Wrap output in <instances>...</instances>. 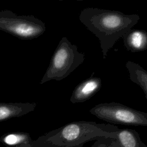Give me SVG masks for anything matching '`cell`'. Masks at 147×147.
<instances>
[{"label":"cell","mask_w":147,"mask_h":147,"mask_svg":"<svg viewBox=\"0 0 147 147\" xmlns=\"http://www.w3.org/2000/svg\"><path fill=\"white\" fill-rule=\"evenodd\" d=\"M122 37L125 47L131 52L147 49V32L145 30L130 29Z\"/></svg>","instance_id":"cell-9"},{"label":"cell","mask_w":147,"mask_h":147,"mask_svg":"<svg viewBox=\"0 0 147 147\" xmlns=\"http://www.w3.org/2000/svg\"><path fill=\"white\" fill-rule=\"evenodd\" d=\"M36 106L34 102H0V122L23 116L34 111Z\"/></svg>","instance_id":"cell-8"},{"label":"cell","mask_w":147,"mask_h":147,"mask_svg":"<svg viewBox=\"0 0 147 147\" xmlns=\"http://www.w3.org/2000/svg\"><path fill=\"white\" fill-rule=\"evenodd\" d=\"M101 86L100 78L91 76L77 85L73 90L70 101L72 103L84 102L97 93Z\"/></svg>","instance_id":"cell-7"},{"label":"cell","mask_w":147,"mask_h":147,"mask_svg":"<svg viewBox=\"0 0 147 147\" xmlns=\"http://www.w3.org/2000/svg\"><path fill=\"white\" fill-rule=\"evenodd\" d=\"M0 30L22 40H32L46 30L44 22L32 15H17L9 10L0 11Z\"/></svg>","instance_id":"cell-4"},{"label":"cell","mask_w":147,"mask_h":147,"mask_svg":"<svg viewBox=\"0 0 147 147\" xmlns=\"http://www.w3.org/2000/svg\"><path fill=\"white\" fill-rule=\"evenodd\" d=\"M0 141L6 147H32L33 140L29 133L18 131L4 134Z\"/></svg>","instance_id":"cell-11"},{"label":"cell","mask_w":147,"mask_h":147,"mask_svg":"<svg viewBox=\"0 0 147 147\" xmlns=\"http://www.w3.org/2000/svg\"><path fill=\"white\" fill-rule=\"evenodd\" d=\"M91 147H93V146H91Z\"/></svg>","instance_id":"cell-12"},{"label":"cell","mask_w":147,"mask_h":147,"mask_svg":"<svg viewBox=\"0 0 147 147\" xmlns=\"http://www.w3.org/2000/svg\"><path fill=\"white\" fill-rule=\"evenodd\" d=\"M119 129L118 126L110 123L72 122L33 140L32 147H82L91 141L115 138Z\"/></svg>","instance_id":"cell-2"},{"label":"cell","mask_w":147,"mask_h":147,"mask_svg":"<svg viewBox=\"0 0 147 147\" xmlns=\"http://www.w3.org/2000/svg\"><path fill=\"white\" fill-rule=\"evenodd\" d=\"M79 18L87 29L99 39L103 59L115 42L131 29L140 18L136 14H126L97 7L83 9Z\"/></svg>","instance_id":"cell-1"},{"label":"cell","mask_w":147,"mask_h":147,"mask_svg":"<svg viewBox=\"0 0 147 147\" xmlns=\"http://www.w3.org/2000/svg\"><path fill=\"white\" fill-rule=\"evenodd\" d=\"M85 55L79 52L76 45L72 44L66 37L59 41L40 84L49 80H61L68 76L84 60Z\"/></svg>","instance_id":"cell-3"},{"label":"cell","mask_w":147,"mask_h":147,"mask_svg":"<svg viewBox=\"0 0 147 147\" xmlns=\"http://www.w3.org/2000/svg\"><path fill=\"white\" fill-rule=\"evenodd\" d=\"M93 147H147L139 133L134 129H119L116 138H103L96 140Z\"/></svg>","instance_id":"cell-6"},{"label":"cell","mask_w":147,"mask_h":147,"mask_svg":"<svg viewBox=\"0 0 147 147\" xmlns=\"http://www.w3.org/2000/svg\"><path fill=\"white\" fill-rule=\"evenodd\" d=\"M126 67L129 71L130 79L141 88L147 99V71L131 61L126 63Z\"/></svg>","instance_id":"cell-10"},{"label":"cell","mask_w":147,"mask_h":147,"mask_svg":"<svg viewBox=\"0 0 147 147\" xmlns=\"http://www.w3.org/2000/svg\"><path fill=\"white\" fill-rule=\"evenodd\" d=\"M90 113L110 124L147 126V113L111 102L95 105Z\"/></svg>","instance_id":"cell-5"}]
</instances>
